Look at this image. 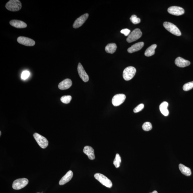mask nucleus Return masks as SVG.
<instances>
[{
    "label": "nucleus",
    "instance_id": "obj_1",
    "mask_svg": "<svg viewBox=\"0 0 193 193\" xmlns=\"http://www.w3.org/2000/svg\"><path fill=\"white\" fill-rule=\"evenodd\" d=\"M22 7V3L19 0H10L5 5V8L7 10L12 11H20Z\"/></svg>",
    "mask_w": 193,
    "mask_h": 193
},
{
    "label": "nucleus",
    "instance_id": "obj_2",
    "mask_svg": "<svg viewBox=\"0 0 193 193\" xmlns=\"http://www.w3.org/2000/svg\"><path fill=\"white\" fill-rule=\"evenodd\" d=\"M95 178L100 182L101 184L107 188H110L112 186V183L110 179L104 175L99 173H95L94 175Z\"/></svg>",
    "mask_w": 193,
    "mask_h": 193
},
{
    "label": "nucleus",
    "instance_id": "obj_3",
    "mask_svg": "<svg viewBox=\"0 0 193 193\" xmlns=\"http://www.w3.org/2000/svg\"><path fill=\"white\" fill-rule=\"evenodd\" d=\"M163 25L166 29L172 34L177 36H181L180 30L175 24L170 22H166L163 23Z\"/></svg>",
    "mask_w": 193,
    "mask_h": 193
},
{
    "label": "nucleus",
    "instance_id": "obj_4",
    "mask_svg": "<svg viewBox=\"0 0 193 193\" xmlns=\"http://www.w3.org/2000/svg\"><path fill=\"white\" fill-rule=\"evenodd\" d=\"M136 72V69L133 67L129 66L123 70V77L126 81H129L134 77Z\"/></svg>",
    "mask_w": 193,
    "mask_h": 193
},
{
    "label": "nucleus",
    "instance_id": "obj_5",
    "mask_svg": "<svg viewBox=\"0 0 193 193\" xmlns=\"http://www.w3.org/2000/svg\"><path fill=\"white\" fill-rule=\"evenodd\" d=\"M33 135L36 142L41 148L45 149L48 146V141L45 137L37 133H34Z\"/></svg>",
    "mask_w": 193,
    "mask_h": 193
},
{
    "label": "nucleus",
    "instance_id": "obj_6",
    "mask_svg": "<svg viewBox=\"0 0 193 193\" xmlns=\"http://www.w3.org/2000/svg\"><path fill=\"white\" fill-rule=\"evenodd\" d=\"M142 32L139 28L135 29L130 33L127 39L128 43H131L137 41L142 36Z\"/></svg>",
    "mask_w": 193,
    "mask_h": 193
},
{
    "label": "nucleus",
    "instance_id": "obj_7",
    "mask_svg": "<svg viewBox=\"0 0 193 193\" xmlns=\"http://www.w3.org/2000/svg\"><path fill=\"white\" fill-rule=\"evenodd\" d=\"M27 179L22 178L16 179L13 182L12 188L14 190H19L26 187L28 183Z\"/></svg>",
    "mask_w": 193,
    "mask_h": 193
},
{
    "label": "nucleus",
    "instance_id": "obj_8",
    "mask_svg": "<svg viewBox=\"0 0 193 193\" xmlns=\"http://www.w3.org/2000/svg\"><path fill=\"white\" fill-rule=\"evenodd\" d=\"M18 43L26 46H33L35 45V42L33 40L28 37L20 36L17 39Z\"/></svg>",
    "mask_w": 193,
    "mask_h": 193
},
{
    "label": "nucleus",
    "instance_id": "obj_9",
    "mask_svg": "<svg viewBox=\"0 0 193 193\" xmlns=\"http://www.w3.org/2000/svg\"><path fill=\"white\" fill-rule=\"evenodd\" d=\"M126 95L123 94L116 95L112 99V104L114 106H118L121 104L125 100Z\"/></svg>",
    "mask_w": 193,
    "mask_h": 193
},
{
    "label": "nucleus",
    "instance_id": "obj_10",
    "mask_svg": "<svg viewBox=\"0 0 193 193\" xmlns=\"http://www.w3.org/2000/svg\"><path fill=\"white\" fill-rule=\"evenodd\" d=\"M170 14L175 16H179L184 14L185 11L182 8L177 6H172L168 9Z\"/></svg>",
    "mask_w": 193,
    "mask_h": 193
},
{
    "label": "nucleus",
    "instance_id": "obj_11",
    "mask_svg": "<svg viewBox=\"0 0 193 193\" xmlns=\"http://www.w3.org/2000/svg\"><path fill=\"white\" fill-rule=\"evenodd\" d=\"M77 70L78 74L81 79L85 82L89 81V76L84 70L81 63H79L78 66Z\"/></svg>",
    "mask_w": 193,
    "mask_h": 193
},
{
    "label": "nucleus",
    "instance_id": "obj_12",
    "mask_svg": "<svg viewBox=\"0 0 193 193\" xmlns=\"http://www.w3.org/2000/svg\"><path fill=\"white\" fill-rule=\"evenodd\" d=\"M89 16V14L86 13V14L82 15L79 18H78L74 22L73 24V27L74 28H79L83 25V24L85 23L86 21L87 20Z\"/></svg>",
    "mask_w": 193,
    "mask_h": 193
},
{
    "label": "nucleus",
    "instance_id": "obj_13",
    "mask_svg": "<svg viewBox=\"0 0 193 193\" xmlns=\"http://www.w3.org/2000/svg\"><path fill=\"white\" fill-rule=\"evenodd\" d=\"M175 64L179 67L183 68L190 65V62L181 57H178L175 60Z\"/></svg>",
    "mask_w": 193,
    "mask_h": 193
},
{
    "label": "nucleus",
    "instance_id": "obj_14",
    "mask_svg": "<svg viewBox=\"0 0 193 193\" xmlns=\"http://www.w3.org/2000/svg\"><path fill=\"white\" fill-rule=\"evenodd\" d=\"M72 81L70 79H66L61 82L58 85L59 89L62 90L69 89L71 86Z\"/></svg>",
    "mask_w": 193,
    "mask_h": 193
},
{
    "label": "nucleus",
    "instance_id": "obj_15",
    "mask_svg": "<svg viewBox=\"0 0 193 193\" xmlns=\"http://www.w3.org/2000/svg\"><path fill=\"white\" fill-rule=\"evenodd\" d=\"M11 25L17 28H24L27 27V24L22 21L13 20L9 22Z\"/></svg>",
    "mask_w": 193,
    "mask_h": 193
},
{
    "label": "nucleus",
    "instance_id": "obj_16",
    "mask_svg": "<svg viewBox=\"0 0 193 193\" xmlns=\"http://www.w3.org/2000/svg\"><path fill=\"white\" fill-rule=\"evenodd\" d=\"M83 152L86 154L89 159L91 160L95 159V157L94 154V150L91 146H86L83 149Z\"/></svg>",
    "mask_w": 193,
    "mask_h": 193
},
{
    "label": "nucleus",
    "instance_id": "obj_17",
    "mask_svg": "<svg viewBox=\"0 0 193 193\" xmlns=\"http://www.w3.org/2000/svg\"><path fill=\"white\" fill-rule=\"evenodd\" d=\"M73 176V173L71 171H69L66 173V174L63 176L59 182V184L63 185L69 182L71 180Z\"/></svg>",
    "mask_w": 193,
    "mask_h": 193
},
{
    "label": "nucleus",
    "instance_id": "obj_18",
    "mask_svg": "<svg viewBox=\"0 0 193 193\" xmlns=\"http://www.w3.org/2000/svg\"><path fill=\"white\" fill-rule=\"evenodd\" d=\"M144 43L143 42H140L133 45L129 47L127 50L128 52L132 53L140 50L144 47Z\"/></svg>",
    "mask_w": 193,
    "mask_h": 193
},
{
    "label": "nucleus",
    "instance_id": "obj_19",
    "mask_svg": "<svg viewBox=\"0 0 193 193\" xmlns=\"http://www.w3.org/2000/svg\"><path fill=\"white\" fill-rule=\"evenodd\" d=\"M169 104L167 102H163L160 106V110L161 113L164 116H167L169 114V111L167 109Z\"/></svg>",
    "mask_w": 193,
    "mask_h": 193
},
{
    "label": "nucleus",
    "instance_id": "obj_20",
    "mask_svg": "<svg viewBox=\"0 0 193 193\" xmlns=\"http://www.w3.org/2000/svg\"><path fill=\"white\" fill-rule=\"evenodd\" d=\"M179 168L181 173L186 176H190L191 175V171L190 168L187 167L186 166L183 165V164H179Z\"/></svg>",
    "mask_w": 193,
    "mask_h": 193
},
{
    "label": "nucleus",
    "instance_id": "obj_21",
    "mask_svg": "<svg viewBox=\"0 0 193 193\" xmlns=\"http://www.w3.org/2000/svg\"><path fill=\"white\" fill-rule=\"evenodd\" d=\"M117 48V47L115 43H111L108 44L106 46L105 49L106 52L113 54L115 52Z\"/></svg>",
    "mask_w": 193,
    "mask_h": 193
},
{
    "label": "nucleus",
    "instance_id": "obj_22",
    "mask_svg": "<svg viewBox=\"0 0 193 193\" xmlns=\"http://www.w3.org/2000/svg\"><path fill=\"white\" fill-rule=\"evenodd\" d=\"M157 47L156 44H154L149 47L145 51V55L147 57H150L154 55L155 53V49Z\"/></svg>",
    "mask_w": 193,
    "mask_h": 193
},
{
    "label": "nucleus",
    "instance_id": "obj_23",
    "mask_svg": "<svg viewBox=\"0 0 193 193\" xmlns=\"http://www.w3.org/2000/svg\"><path fill=\"white\" fill-rule=\"evenodd\" d=\"M121 161V158L119 154H116L115 159H114V164L116 168L120 167Z\"/></svg>",
    "mask_w": 193,
    "mask_h": 193
},
{
    "label": "nucleus",
    "instance_id": "obj_24",
    "mask_svg": "<svg viewBox=\"0 0 193 193\" xmlns=\"http://www.w3.org/2000/svg\"><path fill=\"white\" fill-rule=\"evenodd\" d=\"M72 97L70 95H64L61 97V101L65 104H68L72 100Z\"/></svg>",
    "mask_w": 193,
    "mask_h": 193
},
{
    "label": "nucleus",
    "instance_id": "obj_25",
    "mask_svg": "<svg viewBox=\"0 0 193 193\" xmlns=\"http://www.w3.org/2000/svg\"><path fill=\"white\" fill-rule=\"evenodd\" d=\"M142 127L145 131H148L152 129V126L151 123L150 122H146L143 124Z\"/></svg>",
    "mask_w": 193,
    "mask_h": 193
},
{
    "label": "nucleus",
    "instance_id": "obj_26",
    "mask_svg": "<svg viewBox=\"0 0 193 193\" xmlns=\"http://www.w3.org/2000/svg\"><path fill=\"white\" fill-rule=\"evenodd\" d=\"M193 88V81L185 84L183 86V89L184 91H188Z\"/></svg>",
    "mask_w": 193,
    "mask_h": 193
},
{
    "label": "nucleus",
    "instance_id": "obj_27",
    "mask_svg": "<svg viewBox=\"0 0 193 193\" xmlns=\"http://www.w3.org/2000/svg\"><path fill=\"white\" fill-rule=\"evenodd\" d=\"M130 20L131 22L135 24H139L141 22L140 19L137 18V16L135 15H133L132 16L131 18H130Z\"/></svg>",
    "mask_w": 193,
    "mask_h": 193
},
{
    "label": "nucleus",
    "instance_id": "obj_28",
    "mask_svg": "<svg viewBox=\"0 0 193 193\" xmlns=\"http://www.w3.org/2000/svg\"><path fill=\"white\" fill-rule=\"evenodd\" d=\"M144 105L143 104H140L136 107L133 110V112L136 113L142 111L144 109Z\"/></svg>",
    "mask_w": 193,
    "mask_h": 193
},
{
    "label": "nucleus",
    "instance_id": "obj_29",
    "mask_svg": "<svg viewBox=\"0 0 193 193\" xmlns=\"http://www.w3.org/2000/svg\"><path fill=\"white\" fill-rule=\"evenodd\" d=\"M30 72L27 70H25L21 74V78L22 79L25 80L29 77L30 76Z\"/></svg>",
    "mask_w": 193,
    "mask_h": 193
},
{
    "label": "nucleus",
    "instance_id": "obj_30",
    "mask_svg": "<svg viewBox=\"0 0 193 193\" xmlns=\"http://www.w3.org/2000/svg\"><path fill=\"white\" fill-rule=\"evenodd\" d=\"M130 30L128 29H124L122 30L121 31V33L123 34L126 36H129L130 33Z\"/></svg>",
    "mask_w": 193,
    "mask_h": 193
},
{
    "label": "nucleus",
    "instance_id": "obj_31",
    "mask_svg": "<svg viewBox=\"0 0 193 193\" xmlns=\"http://www.w3.org/2000/svg\"><path fill=\"white\" fill-rule=\"evenodd\" d=\"M158 193V192L157 191H154L153 192H152L151 193Z\"/></svg>",
    "mask_w": 193,
    "mask_h": 193
},
{
    "label": "nucleus",
    "instance_id": "obj_32",
    "mask_svg": "<svg viewBox=\"0 0 193 193\" xmlns=\"http://www.w3.org/2000/svg\"><path fill=\"white\" fill-rule=\"evenodd\" d=\"M0 135H1V131H0Z\"/></svg>",
    "mask_w": 193,
    "mask_h": 193
},
{
    "label": "nucleus",
    "instance_id": "obj_33",
    "mask_svg": "<svg viewBox=\"0 0 193 193\" xmlns=\"http://www.w3.org/2000/svg\"></svg>",
    "mask_w": 193,
    "mask_h": 193
}]
</instances>
